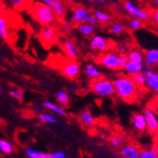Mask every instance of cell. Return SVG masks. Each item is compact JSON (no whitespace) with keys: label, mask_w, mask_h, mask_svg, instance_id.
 Masks as SVG:
<instances>
[{"label":"cell","mask_w":158,"mask_h":158,"mask_svg":"<svg viewBox=\"0 0 158 158\" xmlns=\"http://www.w3.org/2000/svg\"><path fill=\"white\" fill-rule=\"evenodd\" d=\"M113 82L114 86V94L118 95V97L128 103L135 100L138 94V86L133 81L132 78L128 76H120Z\"/></svg>","instance_id":"cell-1"},{"label":"cell","mask_w":158,"mask_h":158,"mask_svg":"<svg viewBox=\"0 0 158 158\" xmlns=\"http://www.w3.org/2000/svg\"><path fill=\"white\" fill-rule=\"evenodd\" d=\"M31 15L43 25H52L56 22V16L51 7L44 3H36L31 10Z\"/></svg>","instance_id":"cell-2"},{"label":"cell","mask_w":158,"mask_h":158,"mask_svg":"<svg viewBox=\"0 0 158 158\" xmlns=\"http://www.w3.org/2000/svg\"><path fill=\"white\" fill-rule=\"evenodd\" d=\"M90 90L99 97H111L114 94V82L105 78L94 79L90 84Z\"/></svg>","instance_id":"cell-3"},{"label":"cell","mask_w":158,"mask_h":158,"mask_svg":"<svg viewBox=\"0 0 158 158\" xmlns=\"http://www.w3.org/2000/svg\"><path fill=\"white\" fill-rule=\"evenodd\" d=\"M98 62L100 65L110 70L120 69L119 54L116 52H104L102 53V56H100V57L98 58Z\"/></svg>","instance_id":"cell-4"},{"label":"cell","mask_w":158,"mask_h":158,"mask_svg":"<svg viewBox=\"0 0 158 158\" xmlns=\"http://www.w3.org/2000/svg\"><path fill=\"white\" fill-rule=\"evenodd\" d=\"M123 7H124L125 11L129 14V15L140 19L143 20V22H146V20H148L150 19V14L148 11L141 9V8H139V7H137L131 1V0H126V1L124 2Z\"/></svg>","instance_id":"cell-5"},{"label":"cell","mask_w":158,"mask_h":158,"mask_svg":"<svg viewBox=\"0 0 158 158\" xmlns=\"http://www.w3.org/2000/svg\"><path fill=\"white\" fill-rule=\"evenodd\" d=\"M89 48L92 52H104L108 51L110 48V44L108 40L101 35H95L91 38L89 42Z\"/></svg>","instance_id":"cell-6"},{"label":"cell","mask_w":158,"mask_h":158,"mask_svg":"<svg viewBox=\"0 0 158 158\" xmlns=\"http://www.w3.org/2000/svg\"><path fill=\"white\" fill-rule=\"evenodd\" d=\"M61 73L64 77L70 79V80H74L76 79L80 73H81V66L80 63L77 62L75 60H71L69 62H67L61 69Z\"/></svg>","instance_id":"cell-7"},{"label":"cell","mask_w":158,"mask_h":158,"mask_svg":"<svg viewBox=\"0 0 158 158\" xmlns=\"http://www.w3.org/2000/svg\"><path fill=\"white\" fill-rule=\"evenodd\" d=\"M56 37H57V31L51 25L45 26L44 28L41 30L40 38H41V41H42L46 46L52 45L56 42Z\"/></svg>","instance_id":"cell-8"},{"label":"cell","mask_w":158,"mask_h":158,"mask_svg":"<svg viewBox=\"0 0 158 158\" xmlns=\"http://www.w3.org/2000/svg\"><path fill=\"white\" fill-rule=\"evenodd\" d=\"M143 114H145V118L147 120V130H148L152 134H155L158 130V119L156 114L152 110L148 108L145 109Z\"/></svg>","instance_id":"cell-9"},{"label":"cell","mask_w":158,"mask_h":158,"mask_svg":"<svg viewBox=\"0 0 158 158\" xmlns=\"http://www.w3.org/2000/svg\"><path fill=\"white\" fill-rule=\"evenodd\" d=\"M62 49H63L64 52L66 53L67 57L71 60H75L79 56L78 46L72 39H66L64 41L62 44Z\"/></svg>","instance_id":"cell-10"},{"label":"cell","mask_w":158,"mask_h":158,"mask_svg":"<svg viewBox=\"0 0 158 158\" xmlns=\"http://www.w3.org/2000/svg\"><path fill=\"white\" fill-rule=\"evenodd\" d=\"M132 125L138 132H145L147 130V120L143 113L134 114L132 116Z\"/></svg>","instance_id":"cell-11"},{"label":"cell","mask_w":158,"mask_h":158,"mask_svg":"<svg viewBox=\"0 0 158 158\" xmlns=\"http://www.w3.org/2000/svg\"><path fill=\"white\" fill-rule=\"evenodd\" d=\"M148 68L153 67L158 63V50L152 49L148 50L143 53V62Z\"/></svg>","instance_id":"cell-12"},{"label":"cell","mask_w":158,"mask_h":158,"mask_svg":"<svg viewBox=\"0 0 158 158\" xmlns=\"http://www.w3.org/2000/svg\"><path fill=\"white\" fill-rule=\"evenodd\" d=\"M140 150L133 145L123 146L120 149V155L123 158H139Z\"/></svg>","instance_id":"cell-13"},{"label":"cell","mask_w":158,"mask_h":158,"mask_svg":"<svg viewBox=\"0 0 158 158\" xmlns=\"http://www.w3.org/2000/svg\"><path fill=\"white\" fill-rule=\"evenodd\" d=\"M42 108L48 110V111H51L54 114H56L60 116H64L66 115V112L65 110L63 109L62 106L57 105V104H54V103L51 102V101H44L42 103Z\"/></svg>","instance_id":"cell-14"},{"label":"cell","mask_w":158,"mask_h":158,"mask_svg":"<svg viewBox=\"0 0 158 158\" xmlns=\"http://www.w3.org/2000/svg\"><path fill=\"white\" fill-rule=\"evenodd\" d=\"M145 86L154 92L158 91V74L152 72L150 75L146 77V84Z\"/></svg>","instance_id":"cell-15"},{"label":"cell","mask_w":158,"mask_h":158,"mask_svg":"<svg viewBox=\"0 0 158 158\" xmlns=\"http://www.w3.org/2000/svg\"><path fill=\"white\" fill-rule=\"evenodd\" d=\"M143 68V62H134V61H127V63L125 64L123 69L125 70V72L129 75H134L136 73H139L142 71Z\"/></svg>","instance_id":"cell-16"},{"label":"cell","mask_w":158,"mask_h":158,"mask_svg":"<svg viewBox=\"0 0 158 158\" xmlns=\"http://www.w3.org/2000/svg\"><path fill=\"white\" fill-rule=\"evenodd\" d=\"M80 120L82 122V124L86 127H93L95 125L94 116L88 111H82L80 114Z\"/></svg>","instance_id":"cell-17"},{"label":"cell","mask_w":158,"mask_h":158,"mask_svg":"<svg viewBox=\"0 0 158 158\" xmlns=\"http://www.w3.org/2000/svg\"><path fill=\"white\" fill-rule=\"evenodd\" d=\"M127 59L129 61H134V62H143V52L139 49H132L129 50L126 53Z\"/></svg>","instance_id":"cell-18"},{"label":"cell","mask_w":158,"mask_h":158,"mask_svg":"<svg viewBox=\"0 0 158 158\" xmlns=\"http://www.w3.org/2000/svg\"><path fill=\"white\" fill-rule=\"evenodd\" d=\"M78 31L84 36H91L94 34L96 26L95 24H88V23H81L78 26H77Z\"/></svg>","instance_id":"cell-19"},{"label":"cell","mask_w":158,"mask_h":158,"mask_svg":"<svg viewBox=\"0 0 158 158\" xmlns=\"http://www.w3.org/2000/svg\"><path fill=\"white\" fill-rule=\"evenodd\" d=\"M89 14V12L84 8V7H77L76 9L73 12V16H72V19L74 23H81L82 19H84L87 15Z\"/></svg>","instance_id":"cell-20"},{"label":"cell","mask_w":158,"mask_h":158,"mask_svg":"<svg viewBox=\"0 0 158 158\" xmlns=\"http://www.w3.org/2000/svg\"><path fill=\"white\" fill-rule=\"evenodd\" d=\"M51 8L56 14L57 18H63L65 15V8L64 5L61 3L60 0H53V2L51 5Z\"/></svg>","instance_id":"cell-21"},{"label":"cell","mask_w":158,"mask_h":158,"mask_svg":"<svg viewBox=\"0 0 158 158\" xmlns=\"http://www.w3.org/2000/svg\"><path fill=\"white\" fill-rule=\"evenodd\" d=\"M56 99L57 103L62 107L68 106L70 103V96L66 91L64 90H59L56 93Z\"/></svg>","instance_id":"cell-22"},{"label":"cell","mask_w":158,"mask_h":158,"mask_svg":"<svg viewBox=\"0 0 158 158\" xmlns=\"http://www.w3.org/2000/svg\"><path fill=\"white\" fill-rule=\"evenodd\" d=\"M24 152L25 155L29 158H52V155L50 153L38 152V150L33 149L32 148H27Z\"/></svg>","instance_id":"cell-23"},{"label":"cell","mask_w":158,"mask_h":158,"mask_svg":"<svg viewBox=\"0 0 158 158\" xmlns=\"http://www.w3.org/2000/svg\"><path fill=\"white\" fill-rule=\"evenodd\" d=\"M85 74L87 75L88 78H90L92 80L98 79V78L102 77V72L98 69V68H96L92 64H87L86 65V67H85Z\"/></svg>","instance_id":"cell-24"},{"label":"cell","mask_w":158,"mask_h":158,"mask_svg":"<svg viewBox=\"0 0 158 158\" xmlns=\"http://www.w3.org/2000/svg\"><path fill=\"white\" fill-rule=\"evenodd\" d=\"M93 16L95 17L96 20L101 23H108L111 22V19H112V16L110 15V14L103 12V11H95Z\"/></svg>","instance_id":"cell-25"},{"label":"cell","mask_w":158,"mask_h":158,"mask_svg":"<svg viewBox=\"0 0 158 158\" xmlns=\"http://www.w3.org/2000/svg\"><path fill=\"white\" fill-rule=\"evenodd\" d=\"M0 37L5 41H7L9 38L8 25H7V22L3 17H0Z\"/></svg>","instance_id":"cell-26"},{"label":"cell","mask_w":158,"mask_h":158,"mask_svg":"<svg viewBox=\"0 0 158 158\" xmlns=\"http://www.w3.org/2000/svg\"><path fill=\"white\" fill-rule=\"evenodd\" d=\"M38 118H39V120L41 122L45 123V124H54V123L57 122V119L56 118H53V116L49 113L40 114L39 116H38Z\"/></svg>","instance_id":"cell-27"},{"label":"cell","mask_w":158,"mask_h":158,"mask_svg":"<svg viewBox=\"0 0 158 158\" xmlns=\"http://www.w3.org/2000/svg\"><path fill=\"white\" fill-rule=\"evenodd\" d=\"M109 142H110V145H111V147L113 148L118 149L123 145V143H124V138L121 136H118V135H114V136H112L111 138H110Z\"/></svg>","instance_id":"cell-28"},{"label":"cell","mask_w":158,"mask_h":158,"mask_svg":"<svg viewBox=\"0 0 158 158\" xmlns=\"http://www.w3.org/2000/svg\"><path fill=\"white\" fill-rule=\"evenodd\" d=\"M0 150L5 154H11L14 152V147L10 142L0 139Z\"/></svg>","instance_id":"cell-29"},{"label":"cell","mask_w":158,"mask_h":158,"mask_svg":"<svg viewBox=\"0 0 158 158\" xmlns=\"http://www.w3.org/2000/svg\"><path fill=\"white\" fill-rule=\"evenodd\" d=\"M132 80L138 87L139 86H145L146 76L142 72H139V73H136V74L132 75Z\"/></svg>","instance_id":"cell-30"},{"label":"cell","mask_w":158,"mask_h":158,"mask_svg":"<svg viewBox=\"0 0 158 158\" xmlns=\"http://www.w3.org/2000/svg\"><path fill=\"white\" fill-rule=\"evenodd\" d=\"M143 26V20L138 18H132L129 22V28L131 30H138Z\"/></svg>","instance_id":"cell-31"},{"label":"cell","mask_w":158,"mask_h":158,"mask_svg":"<svg viewBox=\"0 0 158 158\" xmlns=\"http://www.w3.org/2000/svg\"><path fill=\"white\" fill-rule=\"evenodd\" d=\"M9 94H10L11 97H13L14 99H16L18 101H23L24 91L23 90V89H20V88H15V89H12V90H10Z\"/></svg>","instance_id":"cell-32"},{"label":"cell","mask_w":158,"mask_h":158,"mask_svg":"<svg viewBox=\"0 0 158 158\" xmlns=\"http://www.w3.org/2000/svg\"><path fill=\"white\" fill-rule=\"evenodd\" d=\"M140 158H157V150L154 149H143L139 153Z\"/></svg>","instance_id":"cell-33"},{"label":"cell","mask_w":158,"mask_h":158,"mask_svg":"<svg viewBox=\"0 0 158 158\" xmlns=\"http://www.w3.org/2000/svg\"><path fill=\"white\" fill-rule=\"evenodd\" d=\"M128 51H129L128 45L125 44V43L118 44L115 47V52H118L119 56H126V53L128 52Z\"/></svg>","instance_id":"cell-34"},{"label":"cell","mask_w":158,"mask_h":158,"mask_svg":"<svg viewBox=\"0 0 158 158\" xmlns=\"http://www.w3.org/2000/svg\"><path fill=\"white\" fill-rule=\"evenodd\" d=\"M110 30H111L112 33L115 34V35H119V34H121L123 32V30H124V27H123L122 24L118 23H114L111 27H110Z\"/></svg>","instance_id":"cell-35"},{"label":"cell","mask_w":158,"mask_h":158,"mask_svg":"<svg viewBox=\"0 0 158 158\" xmlns=\"http://www.w3.org/2000/svg\"><path fill=\"white\" fill-rule=\"evenodd\" d=\"M81 23H88V24H95L96 23H97V20H96L95 17L93 15H91L90 13L88 14V15L82 19Z\"/></svg>","instance_id":"cell-36"},{"label":"cell","mask_w":158,"mask_h":158,"mask_svg":"<svg viewBox=\"0 0 158 158\" xmlns=\"http://www.w3.org/2000/svg\"><path fill=\"white\" fill-rule=\"evenodd\" d=\"M127 56H119V63H120V69H123L125 66V64L127 63Z\"/></svg>","instance_id":"cell-37"},{"label":"cell","mask_w":158,"mask_h":158,"mask_svg":"<svg viewBox=\"0 0 158 158\" xmlns=\"http://www.w3.org/2000/svg\"><path fill=\"white\" fill-rule=\"evenodd\" d=\"M52 158H65L66 154L62 152H54L52 153H51Z\"/></svg>","instance_id":"cell-38"},{"label":"cell","mask_w":158,"mask_h":158,"mask_svg":"<svg viewBox=\"0 0 158 158\" xmlns=\"http://www.w3.org/2000/svg\"><path fill=\"white\" fill-rule=\"evenodd\" d=\"M10 2L13 6L15 7H20L23 6L25 2V0H10Z\"/></svg>","instance_id":"cell-39"},{"label":"cell","mask_w":158,"mask_h":158,"mask_svg":"<svg viewBox=\"0 0 158 158\" xmlns=\"http://www.w3.org/2000/svg\"><path fill=\"white\" fill-rule=\"evenodd\" d=\"M150 18L152 19L153 23H155L157 24V23H158V11H157V10H154V11L152 12V15H150Z\"/></svg>","instance_id":"cell-40"},{"label":"cell","mask_w":158,"mask_h":158,"mask_svg":"<svg viewBox=\"0 0 158 158\" xmlns=\"http://www.w3.org/2000/svg\"><path fill=\"white\" fill-rule=\"evenodd\" d=\"M62 29L66 32V33H68L70 31V25H68L67 23H64L63 25H62Z\"/></svg>","instance_id":"cell-41"},{"label":"cell","mask_w":158,"mask_h":158,"mask_svg":"<svg viewBox=\"0 0 158 158\" xmlns=\"http://www.w3.org/2000/svg\"><path fill=\"white\" fill-rule=\"evenodd\" d=\"M91 2H96V3H100V4H105L106 0H89Z\"/></svg>","instance_id":"cell-42"},{"label":"cell","mask_w":158,"mask_h":158,"mask_svg":"<svg viewBox=\"0 0 158 158\" xmlns=\"http://www.w3.org/2000/svg\"><path fill=\"white\" fill-rule=\"evenodd\" d=\"M150 2L153 3V4H155V5H157V4H158V0H150Z\"/></svg>","instance_id":"cell-43"},{"label":"cell","mask_w":158,"mask_h":158,"mask_svg":"<svg viewBox=\"0 0 158 158\" xmlns=\"http://www.w3.org/2000/svg\"><path fill=\"white\" fill-rule=\"evenodd\" d=\"M3 122H4V121H3V119H2L1 118H0V126H1V125L3 124Z\"/></svg>","instance_id":"cell-44"},{"label":"cell","mask_w":158,"mask_h":158,"mask_svg":"<svg viewBox=\"0 0 158 158\" xmlns=\"http://www.w3.org/2000/svg\"><path fill=\"white\" fill-rule=\"evenodd\" d=\"M0 17H2V13H1V10H0Z\"/></svg>","instance_id":"cell-45"},{"label":"cell","mask_w":158,"mask_h":158,"mask_svg":"<svg viewBox=\"0 0 158 158\" xmlns=\"http://www.w3.org/2000/svg\"><path fill=\"white\" fill-rule=\"evenodd\" d=\"M1 91H2V89H1V88H0V93H1Z\"/></svg>","instance_id":"cell-46"}]
</instances>
